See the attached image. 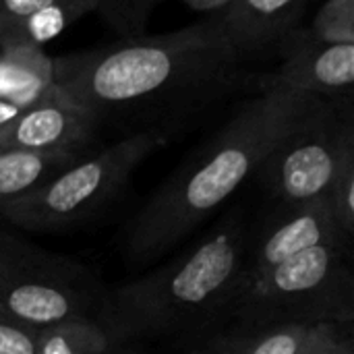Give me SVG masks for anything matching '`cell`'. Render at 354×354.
Returning <instances> with one entry per match:
<instances>
[{
    "instance_id": "cell-13",
    "label": "cell",
    "mask_w": 354,
    "mask_h": 354,
    "mask_svg": "<svg viewBox=\"0 0 354 354\" xmlns=\"http://www.w3.org/2000/svg\"><path fill=\"white\" fill-rule=\"evenodd\" d=\"M336 328L340 326L286 324L247 328L245 332L216 338L203 354H307Z\"/></svg>"
},
{
    "instance_id": "cell-19",
    "label": "cell",
    "mask_w": 354,
    "mask_h": 354,
    "mask_svg": "<svg viewBox=\"0 0 354 354\" xmlns=\"http://www.w3.org/2000/svg\"><path fill=\"white\" fill-rule=\"evenodd\" d=\"M309 31L330 44H354V0H326Z\"/></svg>"
},
{
    "instance_id": "cell-2",
    "label": "cell",
    "mask_w": 354,
    "mask_h": 354,
    "mask_svg": "<svg viewBox=\"0 0 354 354\" xmlns=\"http://www.w3.org/2000/svg\"><path fill=\"white\" fill-rule=\"evenodd\" d=\"M299 100L301 93L270 79L133 218L127 236L131 259L145 263L174 249L257 174Z\"/></svg>"
},
{
    "instance_id": "cell-12",
    "label": "cell",
    "mask_w": 354,
    "mask_h": 354,
    "mask_svg": "<svg viewBox=\"0 0 354 354\" xmlns=\"http://www.w3.org/2000/svg\"><path fill=\"white\" fill-rule=\"evenodd\" d=\"M56 85L54 60L37 44L0 48V100L25 110Z\"/></svg>"
},
{
    "instance_id": "cell-14",
    "label": "cell",
    "mask_w": 354,
    "mask_h": 354,
    "mask_svg": "<svg viewBox=\"0 0 354 354\" xmlns=\"http://www.w3.org/2000/svg\"><path fill=\"white\" fill-rule=\"evenodd\" d=\"M85 156V149L62 151H31L4 149L0 151V203L10 201L44 185L54 174Z\"/></svg>"
},
{
    "instance_id": "cell-5",
    "label": "cell",
    "mask_w": 354,
    "mask_h": 354,
    "mask_svg": "<svg viewBox=\"0 0 354 354\" xmlns=\"http://www.w3.org/2000/svg\"><path fill=\"white\" fill-rule=\"evenodd\" d=\"M166 139L168 131L164 129L124 135L97 153L79 158L29 193L0 203V218L31 232H52L79 224L112 201L133 170Z\"/></svg>"
},
{
    "instance_id": "cell-24",
    "label": "cell",
    "mask_w": 354,
    "mask_h": 354,
    "mask_svg": "<svg viewBox=\"0 0 354 354\" xmlns=\"http://www.w3.org/2000/svg\"><path fill=\"white\" fill-rule=\"evenodd\" d=\"M336 354H354L353 342H351V338H348V336H344V338H342V342H340V346H338V353Z\"/></svg>"
},
{
    "instance_id": "cell-7",
    "label": "cell",
    "mask_w": 354,
    "mask_h": 354,
    "mask_svg": "<svg viewBox=\"0 0 354 354\" xmlns=\"http://www.w3.org/2000/svg\"><path fill=\"white\" fill-rule=\"evenodd\" d=\"M351 124V120H340L332 100L301 93L288 122L257 168L266 189L284 205L324 197Z\"/></svg>"
},
{
    "instance_id": "cell-20",
    "label": "cell",
    "mask_w": 354,
    "mask_h": 354,
    "mask_svg": "<svg viewBox=\"0 0 354 354\" xmlns=\"http://www.w3.org/2000/svg\"><path fill=\"white\" fill-rule=\"evenodd\" d=\"M37 332L0 307V354H37Z\"/></svg>"
},
{
    "instance_id": "cell-3",
    "label": "cell",
    "mask_w": 354,
    "mask_h": 354,
    "mask_svg": "<svg viewBox=\"0 0 354 354\" xmlns=\"http://www.w3.org/2000/svg\"><path fill=\"white\" fill-rule=\"evenodd\" d=\"M247 234L236 218L153 272L112 292L100 322L112 342L189 332L230 311L247 272Z\"/></svg>"
},
{
    "instance_id": "cell-11",
    "label": "cell",
    "mask_w": 354,
    "mask_h": 354,
    "mask_svg": "<svg viewBox=\"0 0 354 354\" xmlns=\"http://www.w3.org/2000/svg\"><path fill=\"white\" fill-rule=\"evenodd\" d=\"M307 0H230L218 23L241 58L276 50L297 27Z\"/></svg>"
},
{
    "instance_id": "cell-16",
    "label": "cell",
    "mask_w": 354,
    "mask_h": 354,
    "mask_svg": "<svg viewBox=\"0 0 354 354\" xmlns=\"http://www.w3.org/2000/svg\"><path fill=\"white\" fill-rule=\"evenodd\" d=\"M326 201L330 212L340 228V232L353 241L354 234V131L353 124L344 135V143L340 149L336 174L326 193Z\"/></svg>"
},
{
    "instance_id": "cell-9",
    "label": "cell",
    "mask_w": 354,
    "mask_h": 354,
    "mask_svg": "<svg viewBox=\"0 0 354 354\" xmlns=\"http://www.w3.org/2000/svg\"><path fill=\"white\" fill-rule=\"evenodd\" d=\"M95 127L91 116L54 85L44 97L0 127V151L85 149Z\"/></svg>"
},
{
    "instance_id": "cell-15",
    "label": "cell",
    "mask_w": 354,
    "mask_h": 354,
    "mask_svg": "<svg viewBox=\"0 0 354 354\" xmlns=\"http://www.w3.org/2000/svg\"><path fill=\"white\" fill-rule=\"evenodd\" d=\"M112 338L91 315L66 319L37 332V354H112Z\"/></svg>"
},
{
    "instance_id": "cell-6",
    "label": "cell",
    "mask_w": 354,
    "mask_h": 354,
    "mask_svg": "<svg viewBox=\"0 0 354 354\" xmlns=\"http://www.w3.org/2000/svg\"><path fill=\"white\" fill-rule=\"evenodd\" d=\"M0 307L37 330L91 315V276L66 255L0 232Z\"/></svg>"
},
{
    "instance_id": "cell-10",
    "label": "cell",
    "mask_w": 354,
    "mask_h": 354,
    "mask_svg": "<svg viewBox=\"0 0 354 354\" xmlns=\"http://www.w3.org/2000/svg\"><path fill=\"white\" fill-rule=\"evenodd\" d=\"M348 239L340 232L330 205L324 197L286 205L284 216L266 228L259 236L253 253L247 251V272L245 276L261 274L307 249L319 245H332L338 249L348 247Z\"/></svg>"
},
{
    "instance_id": "cell-4",
    "label": "cell",
    "mask_w": 354,
    "mask_h": 354,
    "mask_svg": "<svg viewBox=\"0 0 354 354\" xmlns=\"http://www.w3.org/2000/svg\"><path fill=\"white\" fill-rule=\"evenodd\" d=\"M230 311L247 328L286 324L351 326L354 278L344 251L319 245L261 274L245 276Z\"/></svg>"
},
{
    "instance_id": "cell-23",
    "label": "cell",
    "mask_w": 354,
    "mask_h": 354,
    "mask_svg": "<svg viewBox=\"0 0 354 354\" xmlns=\"http://www.w3.org/2000/svg\"><path fill=\"white\" fill-rule=\"evenodd\" d=\"M21 112L23 110H19V108H15V106H10V104H6V102L0 100V127L6 124V122H10L12 118H17Z\"/></svg>"
},
{
    "instance_id": "cell-22",
    "label": "cell",
    "mask_w": 354,
    "mask_h": 354,
    "mask_svg": "<svg viewBox=\"0 0 354 354\" xmlns=\"http://www.w3.org/2000/svg\"><path fill=\"white\" fill-rule=\"evenodd\" d=\"M185 2L197 10H218V8L226 6L230 0H185Z\"/></svg>"
},
{
    "instance_id": "cell-8",
    "label": "cell",
    "mask_w": 354,
    "mask_h": 354,
    "mask_svg": "<svg viewBox=\"0 0 354 354\" xmlns=\"http://www.w3.org/2000/svg\"><path fill=\"white\" fill-rule=\"evenodd\" d=\"M280 71L272 77L297 93L326 100L351 93L354 85V44H330L309 29L295 27L276 48Z\"/></svg>"
},
{
    "instance_id": "cell-17",
    "label": "cell",
    "mask_w": 354,
    "mask_h": 354,
    "mask_svg": "<svg viewBox=\"0 0 354 354\" xmlns=\"http://www.w3.org/2000/svg\"><path fill=\"white\" fill-rule=\"evenodd\" d=\"M162 0H93V10L122 37L145 35L147 21Z\"/></svg>"
},
{
    "instance_id": "cell-18",
    "label": "cell",
    "mask_w": 354,
    "mask_h": 354,
    "mask_svg": "<svg viewBox=\"0 0 354 354\" xmlns=\"http://www.w3.org/2000/svg\"><path fill=\"white\" fill-rule=\"evenodd\" d=\"M64 2L93 6V0H0V48L12 44H29L23 37L25 25L41 10Z\"/></svg>"
},
{
    "instance_id": "cell-1",
    "label": "cell",
    "mask_w": 354,
    "mask_h": 354,
    "mask_svg": "<svg viewBox=\"0 0 354 354\" xmlns=\"http://www.w3.org/2000/svg\"><path fill=\"white\" fill-rule=\"evenodd\" d=\"M241 62L214 19L56 58L54 77L95 124L168 131L230 93L243 79Z\"/></svg>"
},
{
    "instance_id": "cell-21",
    "label": "cell",
    "mask_w": 354,
    "mask_h": 354,
    "mask_svg": "<svg viewBox=\"0 0 354 354\" xmlns=\"http://www.w3.org/2000/svg\"><path fill=\"white\" fill-rule=\"evenodd\" d=\"M344 334H342V328H336L332 334H328L319 344H315L307 354H336L338 353V346L342 342Z\"/></svg>"
}]
</instances>
